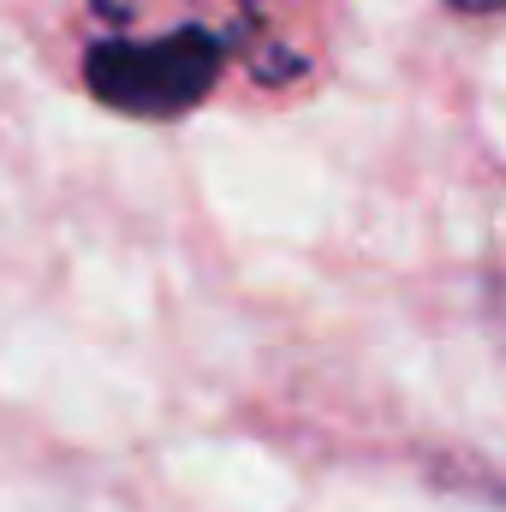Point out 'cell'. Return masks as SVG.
<instances>
[{"label": "cell", "mask_w": 506, "mask_h": 512, "mask_svg": "<svg viewBox=\"0 0 506 512\" xmlns=\"http://www.w3.org/2000/svg\"><path fill=\"white\" fill-rule=\"evenodd\" d=\"M227 66V42L215 30H120L84 48V84L96 102L131 120H173L197 108Z\"/></svg>", "instance_id": "1"}, {"label": "cell", "mask_w": 506, "mask_h": 512, "mask_svg": "<svg viewBox=\"0 0 506 512\" xmlns=\"http://www.w3.org/2000/svg\"><path fill=\"white\" fill-rule=\"evenodd\" d=\"M453 6H459V12H501L506 0H453Z\"/></svg>", "instance_id": "2"}]
</instances>
